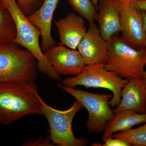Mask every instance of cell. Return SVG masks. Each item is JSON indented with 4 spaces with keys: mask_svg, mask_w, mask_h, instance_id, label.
<instances>
[{
    "mask_svg": "<svg viewBox=\"0 0 146 146\" xmlns=\"http://www.w3.org/2000/svg\"><path fill=\"white\" fill-rule=\"evenodd\" d=\"M104 143L101 146H131V144L127 141L119 138H112V137L103 140Z\"/></svg>",
    "mask_w": 146,
    "mask_h": 146,
    "instance_id": "cell-20",
    "label": "cell"
},
{
    "mask_svg": "<svg viewBox=\"0 0 146 146\" xmlns=\"http://www.w3.org/2000/svg\"><path fill=\"white\" fill-rule=\"evenodd\" d=\"M112 137L127 141L131 146H146V122L140 127L121 131Z\"/></svg>",
    "mask_w": 146,
    "mask_h": 146,
    "instance_id": "cell-17",
    "label": "cell"
},
{
    "mask_svg": "<svg viewBox=\"0 0 146 146\" xmlns=\"http://www.w3.org/2000/svg\"><path fill=\"white\" fill-rule=\"evenodd\" d=\"M43 115L46 118L50 127V136L53 143L60 146H85L88 140L84 137L77 138L73 133L72 123L77 113L83 108L76 100L65 110L55 109L45 102L39 96Z\"/></svg>",
    "mask_w": 146,
    "mask_h": 146,
    "instance_id": "cell-6",
    "label": "cell"
},
{
    "mask_svg": "<svg viewBox=\"0 0 146 146\" xmlns=\"http://www.w3.org/2000/svg\"><path fill=\"white\" fill-rule=\"evenodd\" d=\"M98 21L102 36L106 41L121 32L120 13L117 3L114 0H99Z\"/></svg>",
    "mask_w": 146,
    "mask_h": 146,
    "instance_id": "cell-14",
    "label": "cell"
},
{
    "mask_svg": "<svg viewBox=\"0 0 146 146\" xmlns=\"http://www.w3.org/2000/svg\"><path fill=\"white\" fill-rule=\"evenodd\" d=\"M131 5L141 11H146V0H135Z\"/></svg>",
    "mask_w": 146,
    "mask_h": 146,
    "instance_id": "cell-22",
    "label": "cell"
},
{
    "mask_svg": "<svg viewBox=\"0 0 146 146\" xmlns=\"http://www.w3.org/2000/svg\"><path fill=\"white\" fill-rule=\"evenodd\" d=\"M58 86L70 94L86 108L89 115L86 125L89 133H99L104 130L108 121L115 115L109 103L112 95L94 94L63 84H58Z\"/></svg>",
    "mask_w": 146,
    "mask_h": 146,
    "instance_id": "cell-7",
    "label": "cell"
},
{
    "mask_svg": "<svg viewBox=\"0 0 146 146\" xmlns=\"http://www.w3.org/2000/svg\"><path fill=\"white\" fill-rule=\"evenodd\" d=\"M59 0H44L42 5L33 14L27 16L29 20L42 33L41 48L44 53L56 43L51 35L53 16Z\"/></svg>",
    "mask_w": 146,
    "mask_h": 146,
    "instance_id": "cell-13",
    "label": "cell"
},
{
    "mask_svg": "<svg viewBox=\"0 0 146 146\" xmlns=\"http://www.w3.org/2000/svg\"><path fill=\"white\" fill-rule=\"evenodd\" d=\"M44 54L54 70L60 76L78 75L86 66L78 51L67 48L61 44L52 46Z\"/></svg>",
    "mask_w": 146,
    "mask_h": 146,
    "instance_id": "cell-9",
    "label": "cell"
},
{
    "mask_svg": "<svg viewBox=\"0 0 146 146\" xmlns=\"http://www.w3.org/2000/svg\"><path fill=\"white\" fill-rule=\"evenodd\" d=\"M51 141L50 136H48L46 139L43 138H39L37 140L33 142H25L23 144V146H54L50 143Z\"/></svg>",
    "mask_w": 146,
    "mask_h": 146,
    "instance_id": "cell-21",
    "label": "cell"
},
{
    "mask_svg": "<svg viewBox=\"0 0 146 146\" xmlns=\"http://www.w3.org/2000/svg\"><path fill=\"white\" fill-rule=\"evenodd\" d=\"M77 48L86 65L107 62L108 42L103 38L95 23L89 25L88 31Z\"/></svg>",
    "mask_w": 146,
    "mask_h": 146,
    "instance_id": "cell-10",
    "label": "cell"
},
{
    "mask_svg": "<svg viewBox=\"0 0 146 146\" xmlns=\"http://www.w3.org/2000/svg\"><path fill=\"white\" fill-rule=\"evenodd\" d=\"M142 80H143V81L144 83L145 84V86L146 87V69H145Z\"/></svg>",
    "mask_w": 146,
    "mask_h": 146,
    "instance_id": "cell-26",
    "label": "cell"
},
{
    "mask_svg": "<svg viewBox=\"0 0 146 146\" xmlns=\"http://www.w3.org/2000/svg\"><path fill=\"white\" fill-rule=\"evenodd\" d=\"M38 72L37 60L26 49L13 42L0 46V84L35 82Z\"/></svg>",
    "mask_w": 146,
    "mask_h": 146,
    "instance_id": "cell-3",
    "label": "cell"
},
{
    "mask_svg": "<svg viewBox=\"0 0 146 146\" xmlns=\"http://www.w3.org/2000/svg\"><path fill=\"white\" fill-rule=\"evenodd\" d=\"M44 0H16L19 8L27 16L33 14L42 5Z\"/></svg>",
    "mask_w": 146,
    "mask_h": 146,
    "instance_id": "cell-19",
    "label": "cell"
},
{
    "mask_svg": "<svg viewBox=\"0 0 146 146\" xmlns=\"http://www.w3.org/2000/svg\"><path fill=\"white\" fill-rule=\"evenodd\" d=\"M142 16H143V20L144 27H145V31L146 33V11H141Z\"/></svg>",
    "mask_w": 146,
    "mask_h": 146,
    "instance_id": "cell-24",
    "label": "cell"
},
{
    "mask_svg": "<svg viewBox=\"0 0 146 146\" xmlns=\"http://www.w3.org/2000/svg\"><path fill=\"white\" fill-rule=\"evenodd\" d=\"M70 5L80 16L86 19L89 25L95 23L97 13L91 0H68Z\"/></svg>",
    "mask_w": 146,
    "mask_h": 146,
    "instance_id": "cell-18",
    "label": "cell"
},
{
    "mask_svg": "<svg viewBox=\"0 0 146 146\" xmlns=\"http://www.w3.org/2000/svg\"><path fill=\"white\" fill-rule=\"evenodd\" d=\"M121 99L115 112L129 110L146 113V87L143 80L133 78L128 81L121 92Z\"/></svg>",
    "mask_w": 146,
    "mask_h": 146,
    "instance_id": "cell-12",
    "label": "cell"
},
{
    "mask_svg": "<svg viewBox=\"0 0 146 146\" xmlns=\"http://www.w3.org/2000/svg\"><path fill=\"white\" fill-rule=\"evenodd\" d=\"M0 1L9 11L15 22L17 33L13 43L26 49L34 56L37 61L39 72L52 79L60 81V76L54 70L39 45V38L42 36L41 31L21 11L16 0Z\"/></svg>",
    "mask_w": 146,
    "mask_h": 146,
    "instance_id": "cell-2",
    "label": "cell"
},
{
    "mask_svg": "<svg viewBox=\"0 0 146 146\" xmlns=\"http://www.w3.org/2000/svg\"><path fill=\"white\" fill-rule=\"evenodd\" d=\"M108 42L106 68L128 80L133 78L142 79L146 65V48L135 49L117 35Z\"/></svg>",
    "mask_w": 146,
    "mask_h": 146,
    "instance_id": "cell-4",
    "label": "cell"
},
{
    "mask_svg": "<svg viewBox=\"0 0 146 146\" xmlns=\"http://www.w3.org/2000/svg\"><path fill=\"white\" fill-rule=\"evenodd\" d=\"M0 1H1V0H0Z\"/></svg>",
    "mask_w": 146,
    "mask_h": 146,
    "instance_id": "cell-27",
    "label": "cell"
},
{
    "mask_svg": "<svg viewBox=\"0 0 146 146\" xmlns=\"http://www.w3.org/2000/svg\"><path fill=\"white\" fill-rule=\"evenodd\" d=\"M94 4V6L96 7V9H98V4L99 0H91Z\"/></svg>",
    "mask_w": 146,
    "mask_h": 146,
    "instance_id": "cell-25",
    "label": "cell"
},
{
    "mask_svg": "<svg viewBox=\"0 0 146 146\" xmlns=\"http://www.w3.org/2000/svg\"><path fill=\"white\" fill-rule=\"evenodd\" d=\"M16 33L17 29L13 17L0 1V46L13 43Z\"/></svg>",
    "mask_w": 146,
    "mask_h": 146,
    "instance_id": "cell-16",
    "label": "cell"
},
{
    "mask_svg": "<svg viewBox=\"0 0 146 146\" xmlns=\"http://www.w3.org/2000/svg\"><path fill=\"white\" fill-rule=\"evenodd\" d=\"M117 3L120 13L122 40L135 49L146 48V33L142 12L131 5Z\"/></svg>",
    "mask_w": 146,
    "mask_h": 146,
    "instance_id": "cell-8",
    "label": "cell"
},
{
    "mask_svg": "<svg viewBox=\"0 0 146 146\" xmlns=\"http://www.w3.org/2000/svg\"><path fill=\"white\" fill-rule=\"evenodd\" d=\"M35 82L0 84V124L8 125L30 115H43Z\"/></svg>",
    "mask_w": 146,
    "mask_h": 146,
    "instance_id": "cell-1",
    "label": "cell"
},
{
    "mask_svg": "<svg viewBox=\"0 0 146 146\" xmlns=\"http://www.w3.org/2000/svg\"><path fill=\"white\" fill-rule=\"evenodd\" d=\"M105 65V63L86 65L80 74L65 79L62 84L73 88L80 86L108 89L113 94L109 102L110 106L117 107L121 99L122 89L128 80L108 70Z\"/></svg>",
    "mask_w": 146,
    "mask_h": 146,
    "instance_id": "cell-5",
    "label": "cell"
},
{
    "mask_svg": "<svg viewBox=\"0 0 146 146\" xmlns=\"http://www.w3.org/2000/svg\"><path fill=\"white\" fill-rule=\"evenodd\" d=\"M146 122V113L140 114L129 110L115 112L105 127L102 139L112 137L116 132L129 130L134 126Z\"/></svg>",
    "mask_w": 146,
    "mask_h": 146,
    "instance_id": "cell-15",
    "label": "cell"
},
{
    "mask_svg": "<svg viewBox=\"0 0 146 146\" xmlns=\"http://www.w3.org/2000/svg\"><path fill=\"white\" fill-rule=\"evenodd\" d=\"M117 2L120 3L127 4H131L135 0H114Z\"/></svg>",
    "mask_w": 146,
    "mask_h": 146,
    "instance_id": "cell-23",
    "label": "cell"
},
{
    "mask_svg": "<svg viewBox=\"0 0 146 146\" xmlns=\"http://www.w3.org/2000/svg\"><path fill=\"white\" fill-rule=\"evenodd\" d=\"M60 38V44L76 50L86 34V29L84 18L74 13L65 18L54 21Z\"/></svg>",
    "mask_w": 146,
    "mask_h": 146,
    "instance_id": "cell-11",
    "label": "cell"
}]
</instances>
